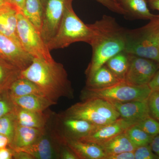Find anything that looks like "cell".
<instances>
[{
	"label": "cell",
	"instance_id": "cell-1",
	"mask_svg": "<svg viewBox=\"0 0 159 159\" xmlns=\"http://www.w3.org/2000/svg\"><path fill=\"white\" fill-rule=\"evenodd\" d=\"M90 25L93 37L89 44L92 48V59L86 74L89 77L104 65L110 58L125 50L126 30L111 16L104 15Z\"/></svg>",
	"mask_w": 159,
	"mask_h": 159
},
{
	"label": "cell",
	"instance_id": "cell-2",
	"mask_svg": "<svg viewBox=\"0 0 159 159\" xmlns=\"http://www.w3.org/2000/svg\"><path fill=\"white\" fill-rule=\"evenodd\" d=\"M20 77L29 80L45 96L57 102L61 97L74 98V91L67 73L61 64L33 58L32 62L21 71Z\"/></svg>",
	"mask_w": 159,
	"mask_h": 159
},
{
	"label": "cell",
	"instance_id": "cell-3",
	"mask_svg": "<svg viewBox=\"0 0 159 159\" xmlns=\"http://www.w3.org/2000/svg\"><path fill=\"white\" fill-rule=\"evenodd\" d=\"M124 51L159 63V15L141 28L126 30Z\"/></svg>",
	"mask_w": 159,
	"mask_h": 159
},
{
	"label": "cell",
	"instance_id": "cell-4",
	"mask_svg": "<svg viewBox=\"0 0 159 159\" xmlns=\"http://www.w3.org/2000/svg\"><path fill=\"white\" fill-rule=\"evenodd\" d=\"M90 25H86L77 16L72 5L66 9L55 36L48 44L50 51L64 48L73 43L83 42L90 44L93 37Z\"/></svg>",
	"mask_w": 159,
	"mask_h": 159
},
{
	"label": "cell",
	"instance_id": "cell-5",
	"mask_svg": "<svg viewBox=\"0 0 159 159\" xmlns=\"http://www.w3.org/2000/svg\"><path fill=\"white\" fill-rule=\"evenodd\" d=\"M17 19L16 32L23 48L33 58L54 61L40 32L27 19L21 10L19 11Z\"/></svg>",
	"mask_w": 159,
	"mask_h": 159
},
{
	"label": "cell",
	"instance_id": "cell-6",
	"mask_svg": "<svg viewBox=\"0 0 159 159\" xmlns=\"http://www.w3.org/2000/svg\"><path fill=\"white\" fill-rule=\"evenodd\" d=\"M148 85H133L125 81L107 88L100 89H85L84 99L97 97L109 101L127 102L148 99L152 92Z\"/></svg>",
	"mask_w": 159,
	"mask_h": 159
},
{
	"label": "cell",
	"instance_id": "cell-7",
	"mask_svg": "<svg viewBox=\"0 0 159 159\" xmlns=\"http://www.w3.org/2000/svg\"><path fill=\"white\" fill-rule=\"evenodd\" d=\"M74 0H41L42 24L40 34L48 45L59 29L64 14Z\"/></svg>",
	"mask_w": 159,
	"mask_h": 159
},
{
	"label": "cell",
	"instance_id": "cell-8",
	"mask_svg": "<svg viewBox=\"0 0 159 159\" xmlns=\"http://www.w3.org/2000/svg\"><path fill=\"white\" fill-rule=\"evenodd\" d=\"M159 69V63L129 54V62L125 81L133 85H148Z\"/></svg>",
	"mask_w": 159,
	"mask_h": 159
},
{
	"label": "cell",
	"instance_id": "cell-9",
	"mask_svg": "<svg viewBox=\"0 0 159 159\" xmlns=\"http://www.w3.org/2000/svg\"><path fill=\"white\" fill-rule=\"evenodd\" d=\"M0 57L6 60L21 70L32 62L33 57L22 47L10 38L0 33Z\"/></svg>",
	"mask_w": 159,
	"mask_h": 159
},
{
	"label": "cell",
	"instance_id": "cell-10",
	"mask_svg": "<svg viewBox=\"0 0 159 159\" xmlns=\"http://www.w3.org/2000/svg\"><path fill=\"white\" fill-rule=\"evenodd\" d=\"M109 102L119 113L120 118L135 124L150 115L148 99L127 102Z\"/></svg>",
	"mask_w": 159,
	"mask_h": 159
},
{
	"label": "cell",
	"instance_id": "cell-11",
	"mask_svg": "<svg viewBox=\"0 0 159 159\" xmlns=\"http://www.w3.org/2000/svg\"><path fill=\"white\" fill-rule=\"evenodd\" d=\"M134 125L135 124L133 122L120 118L110 124L101 126L88 136L78 140L99 145L124 132L127 129Z\"/></svg>",
	"mask_w": 159,
	"mask_h": 159
},
{
	"label": "cell",
	"instance_id": "cell-12",
	"mask_svg": "<svg viewBox=\"0 0 159 159\" xmlns=\"http://www.w3.org/2000/svg\"><path fill=\"white\" fill-rule=\"evenodd\" d=\"M63 143L81 159H105L106 155L97 144L63 137Z\"/></svg>",
	"mask_w": 159,
	"mask_h": 159
},
{
	"label": "cell",
	"instance_id": "cell-13",
	"mask_svg": "<svg viewBox=\"0 0 159 159\" xmlns=\"http://www.w3.org/2000/svg\"><path fill=\"white\" fill-rule=\"evenodd\" d=\"M65 118L85 120L99 126L113 122L100 116L85 100L68 109L66 112Z\"/></svg>",
	"mask_w": 159,
	"mask_h": 159
},
{
	"label": "cell",
	"instance_id": "cell-14",
	"mask_svg": "<svg viewBox=\"0 0 159 159\" xmlns=\"http://www.w3.org/2000/svg\"><path fill=\"white\" fill-rule=\"evenodd\" d=\"M20 10L21 9L9 2L0 7V33L21 46L16 32L17 16Z\"/></svg>",
	"mask_w": 159,
	"mask_h": 159
},
{
	"label": "cell",
	"instance_id": "cell-15",
	"mask_svg": "<svg viewBox=\"0 0 159 159\" xmlns=\"http://www.w3.org/2000/svg\"><path fill=\"white\" fill-rule=\"evenodd\" d=\"M45 134V128H31L17 124L9 145L15 151L27 148L33 145Z\"/></svg>",
	"mask_w": 159,
	"mask_h": 159
},
{
	"label": "cell",
	"instance_id": "cell-16",
	"mask_svg": "<svg viewBox=\"0 0 159 159\" xmlns=\"http://www.w3.org/2000/svg\"><path fill=\"white\" fill-rule=\"evenodd\" d=\"M63 124L67 132V135L65 137L75 139H80L88 136L102 126L85 120L69 118H65Z\"/></svg>",
	"mask_w": 159,
	"mask_h": 159
},
{
	"label": "cell",
	"instance_id": "cell-17",
	"mask_svg": "<svg viewBox=\"0 0 159 159\" xmlns=\"http://www.w3.org/2000/svg\"><path fill=\"white\" fill-rule=\"evenodd\" d=\"M11 99L13 104L18 107L40 112H43L51 106L57 103L45 96L36 95L11 97Z\"/></svg>",
	"mask_w": 159,
	"mask_h": 159
},
{
	"label": "cell",
	"instance_id": "cell-18",
	"mask_svg": "<svg viewBox=\"0 0 159 159\" xmlns=\"http://www.w3.org/2000/svg\"><path fill=\"white\" fill-rule=\"evenodd\" d=\"M87 77V89H89L107 88L124 81L116 77L105 65Z\"/></svg>",
	"mask_w": 159,
	"mask_h": 159
},
{
	"label": "cell",
	"instance_id": "cell-19",
	"mask_svg": "<svg viewBox=\"0 0 159 159\" xmlns=\"http://www.w3.org/2000/svg\"><path fill=\"white\" fill-rule=\"evenodd\" d=\"M118 3L126 11L127 15L134 18L150 20L158 16L149 11L148 0H119Z\"/></svg>",
	"mask_w": 159,
	"mask_h": 159
},
{
	"label": "cell",
	"instance_id": "cell-20",
	"mask_svg": "<svg viewBox=\"0 0 159 159\" xmlns=\"http://www.w3.org/2000/svg\"><path fill=\"white\" fill-rule=\"evenodd\" d=\"M17 125L34 128H45L47 118L43 112L33 111L16 107L15 109Z\"/></svg>",
	"mask_w": 159,
	"mask_h": 159
},
{
	"label": "cell",
	"instance_id": "cell-21",
	"mask_svg": "<svg viewBox=\"0 0 159 159\" xmlns=\"http://www.w3.org/2000/svg\"><path fill=\"white\" fill-rule=\"evenodd\" d=\"M106 155L125 152H134L137 148L125 132L99 145Z\"/></svg>",
	"mask_w": 159,
	"mask_h": 159
},
{
	"label": "cell",
	"instance_id": "cell-22",
	"mask_svg": "<svg viewBox=\"0 0 159 159\" xmlns=\"http://www.w3.org/2000/svg\"><path fill=\"white\" fill-rule=\"evenodd\" d=\"M45 135L46 134L31 146L16 150V151L27 152L32 157L33 159L54 158L55 155L54 147L51 140L48 137H46Z\"/></svg>",
	"mask_w": 159,
	"mask_h": 159
},
{
	"label": "cell",
	"instance_id": "cell-23",
	"mask_svg": "<svg viewBox=\"0 0 159 159\" xmlns=\"http://www.w3.org/2000/svg\"><path fill=\"white\" fill-rule=\"evenodd\" d=\"M21 70L0 57V94L7 91L15 80L20 77Z\"/></svg>",
	"mask_w": 159,
	"mask_h": 159
},
{
	"label": "cell",
	"instance_id": "cell-24",
	"mask_svg": "<svg viewBox=\"0 0 159 159\" xmlns=\"http://www.w3.org/2000/svg\"><path fill=\"white\" fill-rule=\"evenodd\" d=\"M7 92L11 97H18L30 95L46 97L35 84L29 80L21 77L12 83Z\"/></svg>",
	"mask_w": 159,
	"mask_h": 159
},
{
	"label": "cell",
	"instance_id": "cell-25",
	"mask_svg": "<svg viewBox=\"0 0 159 159\" xmlns=\"http://www.w3.org/2000/svg\"><path fill=\"white\" fill-rule=\"evenodd\" d=\"M129 62V54L123 51L110 58L105 65L119 79L125 81Z\"/></svg>",
	"mask_w": 159,
	"mask_h": 159
},
{
	"label": "cell",
	"instance_id": "cell-26",
	"mask_svg": "<svg viewBox=\"0 0 159 159\" xmlns=\"http://www.w3.org/2000/svg\"><path fill=\"white\" fill-rule=\"evenodd\" d=\"M21 11L27 19L40 32L43 15L41 0H25Z\"/></svg>",
	"mask_w": 159,
	"mask_h": 159
},
{
	"label": "cell",
	"instance_id": "cell-27",
	"mask_svg": "<svg viewBox=\"0 0 159 159\" xmlns=\"http://www.w3.org/2000/svg\"><path fill=\"white\" fill-rule=\"evenodd\" d=\"M97 112L109 121L113 122L120 118L119 113L108 100L97 97L84 99Z\"/></svg>",
	"mask_w": 159,
	"mask_h": 159
},
{
	"label": "cell",
	"instance_id": "cell-28",
	"mask_svg": "<svg viewBox=\"0 0 159 159\" xmlns=\"http://www.w3.org/2000/svg\"><path fill=\"white\" fill-rule=\"evenodd\" d=\"M125 133L136 147L150 144L153 137L146 133L136 125L130 126Z\"/></svg>",
	"mask_w": 159,
	"mask_h": 159
},
{
	"label": "cell",
	"instance_id": "cell-29",
	"mask_svg": "<svg viewBox=\"0 0 159 159\" xmlns=\"http://www.w3.org/2000/svg\"><path fill=\"white\" fill-rule=\"evenodd\" d=\"M16 125L15 110L0 119V134L8 137L9 145L13 139Z\"/></svg>",
	"mask_w": 159,
	"mask_h": 159
},
{
	"label": "cell",
	"instance_id": "cell-30",
	"mask_svg": "<svg viewBox=\"0 0 159 159\" xmlns=\"http://www.w3.org/2000/svg\"><path fill=\"white\" fill-rule=\"evenodd\" d=\"M135 125L152 136L159 134V121L150 115L140 120Z\"/></svg>",
	"mask_w": 159,
	"mask_h": 159
},
{
	"label": "cell",
	"instance_id": "cell-31",
	"mask_svg": "<svg viewBox=\"0 0 159 159\" xmlns=\"http://www.w3.org/2000/svg\"><path fill=\"white\" fill-rule=\"evenodd\" d=\"M148 102L150 115L159 121V90L152 91Z\"/></svg>",
	"mask_w": 159,
	"mask_h": 159
},
{
	"label": "cell",
	"instance_id": "cell-32",
	"mask_svg": "<svg viewBox=\"0 0 159 159\" xmlns=\"http://www.w3.org/2000/svg\"><path fill=\"white\" fill-rule=\"evenodd\" d=\"M135 159H159L153 152L150 144L139 146L134 151Z\"/></svg>",
	"mask_w": 159,
	"mask_h": 159
},
{
	"label": "cell",
	"instance_id": "cell-33",
	"mask_svg": "<svg viewBox=\"0 0 159 159\" xmlns=\"http://www.w3.org/2000/svg\"><path fill=\"white\" fill-rule=\"evenodd\" d=\"M16 106L13 104L8 93L6 96L0 97V119L13 111Z\"/></svg>",
	"mask_w": 159,
	"mask_h": 159
},
{
	"label": "cell",
	"instance_id": "cell-34",
	"mask_svg": "<svg viewBox=\"0 0 159 159\" xmlns=\"http://www.w3.org/2000/svg\"><path fill=\"white\" fill-rule=\"evenodd\" d=\"M107 9L118 14L126 15V13L121 6L114 0H95Z\"/></svg>",
	"mask_w": 159,
	"mask_h": 159
},
{
	"label": "cell",
	"instance_id": "cell-35",
	"mask_svg": "<svg viewBox=\"0 0 159 159\" xmlns=\"http://www.w3.org/2000/svg\"><path fill=\"white\" fill-rule=\"evenodd\" d=\"M105 159H135L134 152H125L116 154L107 155Z\"/></svg>",
	"mask_w": 159,
	"mask_h": 159
},
{
	"label": "cell",
	"instance_id": "cell-36",
	"mask_svg": "<svg viewBox=\"0 0 159 159\" xmlns=\"http://www.w3.org/2000/svg\"><path fill=\"white\" fill-rule=\"evenodd\" d=\"M60 157L62 159H79L74 152L68 146L61 151Z\"/></svg>",
	"mask_w": 159,
	"mask_h": 159
},
{
	"label": "cell",
	"instance_id": "cell-37",
	"mask_svg": "<svg viewBox=\"0 0 159 159\" xmlns=\"http://www.w3.org/2000/svg\"><path fill=\"white\" fill-rule=\"evenodd\" d=\"M148 85L152 91L159 90V69Z\"/></svg>",
	"mask_w": 159,
	"mask_h": 159
},
{
	"label": "cell",
	"instance_id": "cell-38",
	"mask_svg": "<svg viewBox=\"0 0 159 159\" xmlns=\"http://www.w3.org/2000/svg\"><path fill=\"white\" fill-rule=\"evenodd\" d=\"M13 157L12 149L4 148L0 149V159H11Z\"/></svg>",
	"mask_w": 159,
	"mask_h": 159
},
{
	"label": "cell",
	"instance_id": "cell-39",
	"mask_svg": "<svg viewBox=\"0 0 159 159\" xmlns=\"http://www.w3.org/2000/svg\"><path fill=\"white\" fill-rule=\"evenodd\" d=\"M13 157L15 159H33L32 157L27 152L24 151H16L13 150Z\"/></svg>",
	"mask_w": 159,
	"mask_h": 159
},
{
	"label": "cell",
	"instance_id": "cell-40",
	"mask_svg": "<svg viewBox=\"0 0 159 159\" xmlns=\"http://www.w3.org/2000/svg\"><path fill=\"white\" fill-rule=\"evenodd\" d=\"M150 145L152 150L156 154L159 151V134L153 137Z\"/></svg>",
	"mask_w": 159,
	"mask_h": 159
},
{
	"label": "cell",
	"instance_id": "cell-41",
	"mask_svg": "<svg viewBox=\"0 0 159 159\" xmlns=\"http://www.w3.org/2000/svg\"><path fill=\"white\" fill-rule=\"evenodd\" d=\"M9 145V140L8 137L0 134V149L6 148Z\"/></svg>",
	"mask_w": 159,
	"mask_h": 159
},
{
	"label": "cell",
	"instance_id": "cell-42",
	"mask_svg": "<svg viewBox=\"0 0 159 159\" xmlns=\"http://www.w3.org/2000/svg\"><path fill=\"white\" fill-rule=\"evenodd\" d=\"M9 3L16 6L18 8L22 10L25 4V0H8Z\"/></svg>",
	"mask_w": 159,
	"mask_h": 159
},
{
	"label": "cell",
	"instance_id": "cell-43",
	"mask_svg": "<svg viewBox=\"0 0 159 159\" xmlns=\"http://www.w3.org/2000/svg\"><path fill=\"white\" fill-rule=\"evenodd\" d=\"M148 3L152 9L159 11V0H148Z\"/></svg>",
	"mask_w": 159,
	"mask_h": 159
},
{
	"label": "cell",
	"instance_id": "cell-44",
	"mask_svg": "<svg viewBox=\"0 0 159 159\" xmlns=\"http://www.w3.org/2000/svg\"><path fill=\"white\" fill-rule=\"evenodd\" d=\"M9 3L8 0H0V7Z\"/></svg>",
	"mask_w": 159,
	"mask_h": 159
},
{
	"label": "cell",
	"instance_id": "cell-45",
	"mask_svg": "<svg viewBox=\"0 0 159 159\" xmlns=\"http://www.w3.org/2000/svg\"><path fill=\"white\" fill-rule=\"evenodd\" d=\"M114 1H116V2H117V3H118V1H119V0H114Z\"/></svg>",
	"mask_w": 159,
	"mask_h": 159
}]
</instances>
